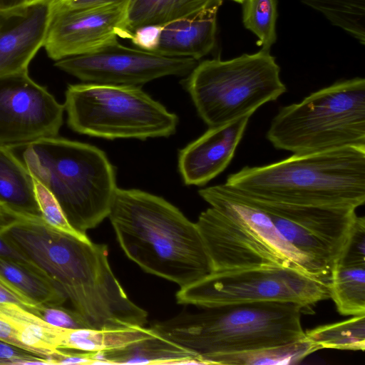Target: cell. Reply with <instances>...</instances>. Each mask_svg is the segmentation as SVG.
I'll use <instances>...</instances> for the list:
<instances>
[{"instance_id":"cell-33","label":"cell","mask_w":365,"mask_h":365,"mask_svg":"<svg viewBox=\"0 0 365 365\" xmlns=\"http://www.w3.org/2000/svg\"><path fill=\"white\" fill-rule=\"evenodd\" d=\"M119 0H51V13L97 6Z\"/></svg>"},{"instance_id":"cell-18","label":"cell","mask_w":365,"mask_h":365,"mask_svg":"<svg viewBox=\"0 0 365 365\" xmlns=\"http://www.w3.org/2000/svg\"><path fill=\"white\" fill-rule=\"evenodd\" d=\"M0 203L20 218L41 217L33 175L12 149L4 147H0Z\"/></svg>"},{"instance_id":"cell-23","label":"cell","mask_w":365,"mask_h":365,"mask_svg":"<svg viewBox=\"0 0 365 365\" xmlns=\"http://www.w3.org/2000/svg\"><path fill=\"white\" fill-rule=\"evenodd\" d=\"M211 0H128V27L164 26L205 7Z\"/></svg>"},{"instance_id":"cell-35","label":"cell","mask_w":365,"mask_h":365,"mask_svg":"<svg viewBox=\"0 0 365 365\" xmlns=\"http://www.w3.org/2000/svg\"><path fill=\"white\" fill-rule=\"evenodd\" d=\"M16 219L21 218L0 203V226L9 224Z\"/></svg>"},{"instance_id":"cell-13","label":"cell","mask_w":365,"mask_h":365,"mask_svg":"<svg viewBox=\"0 0 365 365\" xmlns=\"http://www.w3.org/2000/svg\"><path fill=\"white\" fill-rule=\"evenodd\" d=\"M128 0L70 11L51 13L43 44L51 59L58 60L96 52L115 43L118 38L130 39L128 27Z\"/></svg>"},{"instance_id":"cell-3","label":"cell","mask_w":365,"mask_h":365,"mask_svg":"<svg viewBox=\"0 0 365 365\" xmlns=\"http://www.w3.org/2000/svg\"><path fill=\"white\" fill-rule=\"evenodd\" d=\"M181 313L151 327L193 352L202 364L213 358L288 344L304 337L303 307L288 302L231 304Z\"/></svg>"},{"instance_id":"cell-4","label":"cell","mask_w":365,"mask_h":365,"mask_svg":"<svg viewBox=\"0 0 365 365\" xmlns=\"http://www.w3.org/2000/svg\"><path fill=\"white\" fill-rule=\"evenodd\" d=\"M198 192L211 206L195 223L212 272L270 267L294 269L317 277L306 258L251 199L226 183Z\"/></svg>"},{"instance_id":"cell-7","label":"cell","mask_w":365,"mask_h":365,"mask_svg":"<svg viewBox=\"0 0 365 365\" xmlns=\"http://www.w3.org/2000/svg\"><path fill=\"white\" fill-rule=\"evenodd\" d=\"M184 81L199 116L209 128L252 115L287 91L274 57L262 48L230 60L203 61Z\"/></svg>"},{"instance_id":"cell-11","label":"cell","mask_w":365,"mask_h":365,"mask_svg":"<svg viewBox=\"0 0 365 365\" xmlns=\"http://www.w3.org/2000/svg\"><path fill=\"white\" fill-rule=\"evenodd\" d=\"M197 64L192 58L166 56L119 42L55 63L59 69L87 83L138 87L167 76L188 75Z\"/></svg>"},{"instance_id":"cell-1","label":"cell","mask_w":365,"mask_h":365,"mask_svg":"<svg viewBox=\"0 0 365 365\" xmlns=\"http://www.w3.org/2000/svg\"><path fill=\"white\" fill-rule=\"evenodd\" d=\"M108 217L125 255L145 272L182 287L212 272L196 223L163 197L117 187Z\"/></svg>"},{"instance_id":"cell-27","label":"cell","mask_w":365,"mask_h":365,"mask_svg":"<svg viewBox=\"0 0 365 365\" xmlns=\"http://www.w3.org/2000/svg\"><path fill=\"white\" fill-rule=\"evenodd\" d=\"M242 4L245 27L257 36L262 49L269 51L277 40V0H245Z\"/></svg>"},{"instance_id":"cell-22","label":"cell","mask_w":365,"mask_h":365,"mask_svg":"<svg viewBox=\"0 0 365 365\" xmlns=\"http://www.w3.org/2000/svg\"><path fill=\"white\" fill-rule=\"evenodd\" d=\"M0 272L36 305L61 306L67 300L64 293L39 267L0 256Z\"/></svg>"},{"instance_id":"cell-10","label":"cell","mask_w":365,"mask_h":365,"mask_svg":"<svg viewBox=\"0 0 365 365\" xmlns=\"http://www.w3.org/2000/svg\"><path fill=\"white\" fill-rule=\"evenodd\" d=\"M249 198L268 215L282 237L306 258L315 276L329 282L334 263L357 216L356 209L290 205Z\"/></svg>"},{"instance_id":"cell-12","label":"cell","mask_w":365,"mask_h":365,"mask_svg":"<svg viewBox=\"0 0 365 365\" xmlns=\"http://www.w3.org/2000/svg\"><path fill=\"white\" fill-rule=\"evenodd\" d=\"M64 110L29 71L0 76V147L13 149L58 136Z\"/></svg>"},{"instance_id":"cell-19","label":"cell","mask_w":365,"mask_h":365,"mask_svg":"<svg viewBox=\"0 0 365 365\" xmlns=\"http://www.w3.org/2000/svg\"><path fill=\"white\" fill-rule=\"evenodd\" d=\"M329 287V297L340 314H365V256L341 250L334 263Z\"/></svg>"},{"instance_id":"cell-38","label":"cell","mask_w":365,"mask_h":365,"mask_svg":"<svg viewBox=\"0 0 365 365\" xmlns=\"http://www.w3.org/2000/svg\"><path fill=\"white\" fill-rule=\"evenodd\" d=\"M0 365H6L5 363L0 360Z\"/></svg>"},{"instance_id":"cell-6","label":"cell","mask_w":365,"mask_h":365,"mask_svg":"<svg viewBox=\"0 0 365 365\" xmlns=\"http://www.w3.org/2000/svg\"><path fill=\"white\" fill-rule=\"evenodd\" d=\"M266 137L294 154L365 146V79L337 81L282 107Z\"/></svg>"},{"instance_id":"cell-28","label":"cell","mask_w":365,"mask_h":365,"mask_svg":"<svg viewBox=\"0 0 365 365\" xmlns=\"http://www.w3.org/2000/svg\"><path fill=\"white\" fill-rule=\"evenodd\" d=\"M33 178L37 204L45 222L61 232L85 241L90 240L87 235L81 234L70 225L53 193L37 178L34 176Z\"/></svg>"},{"instance_id":"cell-8","label":"cell","mask_w":365,"mask_h":365,"mask_svg":"<svg viewBox=\"0 0 365 365\" xmlns=\"http://www.w3.org/2000/svg\"><path fill=\"white\" fill-rule=\"evenodd\" d=\"M63 106L73 131L110 140L169 137L178 124L175 113L138 86L69 85Z\"/></svg>"},{"instance_id":"cell-32","label":"cell","mask_w":365,"mask_h":365,"mask_svg":"<svg viewBox=\"0 0 365 365\" xmlns=\"http://www.w3.org/2000/svg\"><path fill=\"white\" fill-rule=\"evenodd\" d=\"M0 256L18 263L38 267L11 240L5 235L1 227Z\"/></svg>"},{"instance_id":"cell-26","label":"cell","mask_w":365,"mask_h":365,"mask_svg":"<svg viewBox=\"0 0 365 365\" xmlns=\"http://www.w3.org/2000/svg\"><path fill=\"white\" fill-rule=\"evenodd\" d=\"M321 12L334 26H338L365 43V0H301Z\"/></svg>"},{"instance_id":"cell-30","label":"cell","mask_w":365,"mask_h":365,"mask_svg":"<svg viewBox=\"0 0 365 365\" xmlns=\"http://www.w3.org/2000/svg\"><path fill=\"white\" fill-rule=\"evenodd\" d=\"M163 26L145 25L133 32L130 41L139 48L154 52L158 46Z\"/></svg>"},{"instance_id":"cell-5","label":"cell","mask_w":365,"mask_h":365,"mask_svg":"<svg viewBox=\"0 0 365 365\" xmlns=\"http://www.w3.org/2000/svg\"><path fill=\"white\" fill-rule=\"evenodd\" d=\"M23 160L81 234L87 235L108 216L117 185L114 167L103 150L56 136L26 145Z\"/></svg>"},{"instance_id":"cell-16","label":"cell","mask_w":365,"mask_h":365,"mask_svg":"<svg viewBox=\"0 0 365 365\" xmlns=\"http://www.w3.org/2000/svg\"><path fill=\"white\" fill-rule=\"evenodd\" d=\"M222 1L211 0L200 10L163 26L154 52L195 60L208 54L215 45L217 14Z\"/></svg>"},{"instance_id":"cell-24","label":"cell","mask_w":365,"mask_h":365,"mask_svg":"<svg viewBox=\"0 0 365 365\" xmlns=\"http://www.w3.org/2000/svg\"><path fill=\"white\" fill-rule=\"evenodd\" d=\"M304 337L318 350L332 349L364 351L365 349V314L304 331Z\"/></svg>"},{"instance_id":"cell-39","label":"cell","mask_w":365,"mask_h":365,"mask_svg":"<svg viewBox=\"0 0 365 365\" xmlns=\"http://www.w3.org/2000/svg\"><path fill=\"white\" fill-rule=\"evenodd\" d=\"M40 1V0H29V1L31 2V1Z\"/></svg>"},{"instance_id":"cell-20","label":"cell","mask_w":365,"mask_h":365,"mask_svg":"<svg viewBox=\"0 0 365 365\" xmlns=\"http://www.w3.org/2000/svg\"><path fill=\"white\" fill-rule=\"evenodd\" d=\"M5 320L16 331L26 351L48 360L59 349L63 328L51 325L26 308L0 303ZM50 365V364H49Z\"/></svg>"},{"instance_id":"cell-2","label":"cell","mask_w":365,"mask_h":365,"mask_svg":"<svg viewBox=\"0 0 365 365\" xmlns=\"http://www.w3.org/2000/svg\"><path fill=\"white\" fill-rule=\"evenodd\" d=\"M225 183L267 202L356 209L365 202V146L293 154L263 166H245Z\"/></svg>"},{"instance_id":"cell-14","label":"cell","mask_w":365,"mask_h":365,"mask_svg":"<svg viewBox=\"0 0 365 365\" xmlns=\"http://www.w3.org/2000/svg\"><path fill=\"white\" fill-rule=\"evenodd\" d=\"M51 0L0 11V76L27 71L43 46L51 16Z\"/></svg>"},{"instance_id":"cell-15","label":"cell","mask_w":365,"mask_h":365,"mask_svg":"<svg viewBox=\"0 0 365 365\" xmlns=\"http://www.w3.org/2000/svg\"><path fill=\"white\" fill-rule=\"evenodd\" d=\"M250 117L209 128L180 150L178 168L185 184L202 186L224 171L235 155Z\"/></svg>"},{"instance_id":"cell-25","label":"cell","mask_w":365,"mask_h":365,"mask_svg":"<svg viewBox=\"0 0 365 365\" xmlns=\"http://www.w3.org/2000/svg\"><path fill=\"white\" fill-rule=\"evenodd\" d=\"M317 350L314 344L304 337L288 344L220 356L211 359L210 364H295Z\"/></svg>"},{"instance_id":"cell-17","label":"cell","mask_w":365,"mask_h":365,"mask_svg":"<svg viewBox=\"0 0 365 365\" xmlns=\"http://www.w3.org/2000/svg\"><path fill=\"white\" fill-rule=\"evenodd\" d=\"M91 364H202L193 352L158 333L123 349L91 353Z\"/></svg>"},{"instance_id":"cell-29","label":"cell","mask_w":365,"mask_h":365,"mask_svg":"<svg viewBox=\"0 0 365 365\" xmlns=\"http://www.w3.org/2000/svg\"><path fill=\"white\" fill-rule=\"evenodd\" d=\"M29 311L55 327L68 329L91 328L75 309L61 306L36 305Z\"/></svg>"},{"instance_id":"cell-34","label":"cell","mask_w":365,"mask_h":365,"mask_svg":"<svg viewBox=\"0 0 365 365\" xmlns=\"http://www.w3.org/2000/svg\"><path fill=\"white\" fill-rule=\"evenodd\" d=\"M0 340L10 344L16 347L25 350L24 346L19 341L18 334L5 320L0 311ZM26 351V350H25Z\"/></svg>"},{"instance_id":"cell-31","label":"cell","mask_w":365,"mask_h":365,"mask_svg":"<svg viewBox=\"0 0 365 365\" xmlns=\"http://www.w3.org/2000/svg\"><path fill=\"white\" fill-rule=\"evenodd\" d=\"M14 303L29 310L36 304L27 299L0 272V303Z\"/></svg>"},{"instance_id":"cell-9","label":"cell","mask_w":365,"mask_h":365,"mask_svg":"<svg viewBox=\"0 0 365 365\" xmlns=\"http://www.w3.org/2000/svg\"><path fill=\"white\" fill-rule=\"evenodd\" d=\"M329 297V282L297 269L270 267L212 272L176 293L178 304L201 308L278 302L304 309Z\"/></svg>"},{"instance_id":"cell-21","label":"cell","mask_w":365,"mask_h":365,"mask_svg":"<svg viewBox=\"0 0 365 365\" xmlns=\"http://www.w3.org/2000/svg\"><path fill=\"white\" fill-rule=\"evenodd\" d=\"M156 334L152 327L145 328V326L120 329H64L59 349L88 353L117 350Z\"/></svg>"},{"instance_id":"cell-37","label":"cell","mask_w":365,"mask_h":365,"mask_svg":"<svg viewBox=\"0 0 365 365\" xmlns=\"http://www.w3.org/2000/svg\"><path fill=\"white\" fill-rule=\"evenodd\" d=\"M231 1L240 3V4H242L245 0H231Z\"/></svg>"},{"instance_id":"cell-36","label":"cell","mask_w":365,"mask_h":365,"mask_svg":"<svg viewBox=\"0 0 365 365\" xmlns=\"http://www.w3.org/2000/svg\"><path fill=\"white\" fill-rule=\"evenodd\" d=\"M29 0H0V11L12 9L23 6Z\"/></svg>"}]
</instances>
